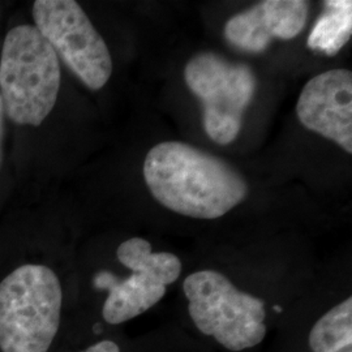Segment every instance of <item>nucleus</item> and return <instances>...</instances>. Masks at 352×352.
Masks as SVG:
<instances>
[{
  "label": "nucleus",
  "instance_id": "nucleus-5",
  "mask_svg": "<svg viewBox=\"0 0 352 352\" xmlns=\"http://www.w3.org/2000/svg\"><path fill=\"white\" fill-rule=\"evenodd\" d=\"M116 256L119 263L132 272L131 276L122 279L103 270L93 279L97 289L109 291L102 314L104 321L111 325L123 324L151 309L182 273L177 256L167 252L154 253L151 243L142 238L122 243Z\"/></svg>",
  "mask_w": 352,
  "mask_h": 352
},
{
  "label": "nucleus",
  "instance_id": "nucleus-10",
  "mask_svg": "<svg viewBox=\"0 0 352 352\" xmlns=\"http://www.w3.org/2000/svg\"><path fill=\"white\" fill-rule=\"evenodd\" d=\"M352 34V1L327 0L308 37V47L334 56L350 41Z\"/></svg>",
  "mask_w": 352,
  "mask_h": 352
},
{
  "label": "nucleus",
  "instance_id": "nucleus-14",
  "mask_svg": "<svg viewBox=\"0 0 352 352\" xmlns=\"http://www.w3.org/2000/svg\"><path fill=\"white\" fill-rule=\"evenodd\" d=\"M342 352H351V349H347V350H344V351Z\"/></svg>",
  "mask_w": 352,
  "mask_h": 352
},
{
  "label": "nucleus",
  "instance_id": "nucleus-12",
  "mask_svg": "<svg viewBox=\"0 0 352 352\" xmlns=\"http://www.w3.org/2000/svg\"><path fill=\"white\" fill-rule=\"evenodd\" d=\"M82 352H120V350H119V346L113 340H102L100 343L90 346Z\"/></svg>",
  "mask_w": 352,
  "mask_h": 352
},
{
  "label": "nucleus",
  "instance_id": "nucleus-4",
  "mask_svg": "<svg viewBox=\"0 0 352 352\" xmlns=\"http://www.w3.org/2000/svg\"><path fill=\"white\" fill-rule=\"evenodd\" d=\"M183 289L196 327L228 351H243L264 340L265 302L239 291L226 276L215 270L196 272L186 278Z\"/></svg>",
  "mask_w": 352,
  "mask_h": 352
},
{
  "label": "nucleus",
  "instance_id": "nucleus-3",
  "mask_svg": "<svg viewBox=\"0 0 352 352\" xmlns=\"http://www.w3.org/2000/svg\"><path fill=\"white\" fill-rule=\"evenodd\" d=\"M63 291L45 265H23L0 282V351L47 352L60 325Z\"/></svg>",
  "mask_w": 352,
  "mask_h": 352
},
{
  "label": "nucleus",
  "instance_id": "nucleus-13",
  "mask_svg": "<svg viewBox=\"0 0 352 352\" xmlns=\"http://www.w3.org/2000/svg\"><path fill=\"white\" fill-rule=\"evenodd\" d=\"M4 104L0 96V166H1V139H3V119H4Z\"/></svg>",
  "mask_w": 352,
  "mask_h": 352
},
{
  "label": "nucleus",
  "instance_id": "nucleus-11",
  "mask_svg": "<svg viewBox=\"0 0 352 352\" xmlns=\"http://www.w3.org/2000/svg\"><path fill=\"white\" fill-rule=\"evenodd\" d=\"M308 342L314 352H342L351 349V298L331 308L316 322Z\"/></svg>",
  "mask_w": 352,
  "mask_h": 352
},
{
  "label": "nucleus",
  "instance_id": "nucleus-6",
  "mask_svg": "<svg viewBox=\"0 0 352 352\" xmlns=\"http://www.w3.org/2000/svg\"><path fill=\"white\" fill-rule=\"evenodd\" d=\"M189 90L202 103V123L214 142L228 145L238 138L250 106L256 78L245 64L228 62L214 52H201L184 69Z\"/></svg>",
  "mask_w": 352,
  "mask_h": 352
},
{
  "label": "nucleus",
  "instance_id": "nucleus-9",
  "mask_svg": "<svg viewBox=\"0 0 352 352\" xmlns=\"http://www.w3.org/2000/svg\"><path fill=\"white\" fill-rule=\"evenodd\" d=\"M308 16L302 0H265L232 16L225 26L227 41L240 50L258 54L273 38L292 39L300 34Z\"/></svg>",
  "mask_w": 352,
  "mask_h": 352
},
{
  "label": "nucleus",
  "instance_id": "nucleus-8",
  "mask_svg": "<svg viewBox=\"0 0 352 352\" xmlns=\"http://www.w3.org/2000/svg\"><path fill=\"white\" fill-rule=\"evenodd\" d=\"M302 126L352 154V74L338 68L311 78L296 104Z\"/></svg>",
  "mask_w": 352,
  "mask_h": 352
},
{
  "label": "nucleus",
  "instance_id": "nucleus-2",
  "mask_svg": "<svg viewBox=\"0 0 352 352\" xmlns=\"http://www.w3.org/2000/svg\"><path fill=\"white\" fill-rule=\"evenodd\" d=\"M60 63L34 25L12 28L0 56V96L4 113L20 126H41L60 89Z\"/></svg>",
  "mask_w": 352,
  "mask_h": 352
},
{
  "label": "nucleus",
  "instance_id": "nucleus-1",
  "mask_svg": "<svg viewBox=\"0 0 352 352\" xmlns=\"http://www.w3.org/2000/svg\"><path fill=\"white\" fill-rule=\"evenodd\" d=\"M144 177L164 208L199 219L219 218L248 195L244 177L226 161L179 141L148 151Z\"/></svg>",
  "mask_w": 352,
  "mask_h": 352
},
{
  "label": "nucleus",
  "instance_id": "nucleus-7",
  "mask_svg": "<svg viewBox=\"0 0 352 352\" xmlns=\"http://www.w3.org/2000/svg\"><path fill=\"white\" fill-rule=\"evenodd\" d=\"M33 19L39 33L89 89L100 90L113 74L109 47L74 0H37Z\"/></svg>",
  "mask_w": 352,
  "mask_h": 352
}]
</instances>
